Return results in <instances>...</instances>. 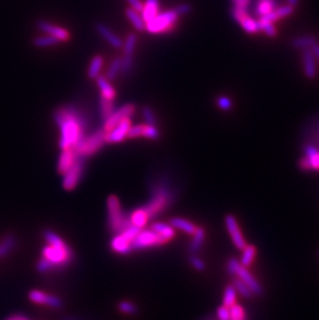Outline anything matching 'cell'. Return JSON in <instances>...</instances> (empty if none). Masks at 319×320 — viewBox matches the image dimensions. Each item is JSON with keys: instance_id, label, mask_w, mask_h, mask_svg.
<instances>
[{"instance_id": "4", "label": "cell", "mask_w": 319, "mask_h": 320, "mask_svg": "<svg viewBox=\"0 0 319 320\" xmlns=\"http://www.w3.org/2000/svg\"><path fill=\"white\" fill-rule=\"evenodd\" d=\"M173 201V195L171 191L165 187L160 185L153 190L151 199L144 206L145 210L147 211L148 216L151 219L156 218L157 216L161 215L163 211H165L167 207L171 204Z\"/></svg>"}, {"instance_id": "15", "label": "cell", "mask_w": 319, "mask_h": 320, "mask_svg": "<svg viewBox=\"0 0 319 320\" xmlns=\"http://www.w3.org/2000/svg\"><path fill=\"white\" fill-rule=\"evenodd\" d=\"M232 15H233L235 21H237L247 32L255 33L259 30L258 21H255L252 17H250L248 11H240V9L233 8Z\"/></svg>"}, {"instance_id": "22", "label": "cell", "mask_w": 319, "mask_h": 320, "mask_svg": "<svg viewBox=\"0 0 319 320\" xmlns=\"http://www.w3.org/2000/svg\"><path fill=\"white\" fill-rule=\"evenodd\" d=\"M96 30L107 41L113 48H116V49H119V48L122 47V40L118 36L116 35L111 29H109L107 26L99 23L96 24Z\"/></svg>"}, {"instance_id": "13", "label": "cell", "mask_w": 319, "mask_h": 320, "mask_svg": "<svg viewBox=\"0 0 319 320\" xmlns=\"http://www.w3.org/2000/svg\"><path fill=\"white\" fill-rule=\"evenodd\" d=\"M225 224H226L227 230L230 234V237H231L232 241H233L235 247L239 250H243L247 246V244H246V240H245L243 234H241L240 229L238 227V224H237L235 218L233 216L228 215L225 219Z\"/></svg>"}, {"instance_id": "24", "label": "cell", "mask_w": 319, "mask_h": 320, "mask_svg": "<svg viewBox=\"0 0 319 320\" xmlns=\"http://www.w3.org/2000/svg\"><path fill=\"white\" fill-rule=\"evenodd\" d=\"M303 61H304V69L307 77H309V78H314L316 76L315 56L313 55L310 49H304Z\"/></svg>"}, {"instance_id": "45", "label": "cell", "mask_w": 319, "mask_h": 320, "mask_svg": "<svg viewBox=\"0 0 319 320\" xmlns=\"http://www.w3.org/2000/svg\"><path fill=\"white\" fill-rule=\"evenodd\" d=\"M190 261H191V264L193 265V267H194L195 269L200 270V271L205 269V263L203 262V261L199 257H197L195 255H193L191 257V260Z\"/></svg>"}, {"instance_id": "43", "label": "cell", "mask_w": 319, "mask_h": 320, "mask_svg": "<svg viewBox=\"0 0 319 320\" xmlns=\"http://www.w3.org/2000/svg\"><path fill=\"white\" fill-rule=\"evenodd\" d=\"M133 56H123V58H121V73L123 75H128L133 69Z\"/></svg>"}, {"instance_id": "6", "label": "cell", "mask_w": 319, "mask_h": 320, "mask_svg": "<svg viewBox=\"0 0 319 320\" xmlns=\"http://www.w3.org/2000/svg\"><path fill=\"white\" fill-rule=\"evenodd\" d=\"M178 14L175 9L160 13L151 21L145 24V29L150 33H166L173 30L178 19Z\"/></svg>"}, {"instance_id": "3", "label": "cell", "mask_w": 319, "mask_h": 320, "mask_svg": "<svg viewBox=\"0 0 319 320\" xmlns=\"http://www.w3.org/2000/svg\"><path fill=\"white\" fill-rule=\"evenodd\" d=\"M108 222L112 232L119 233L131 226L129 216H125L121 207V203L117 196L111 195L107 199Z\"/></svg>"}, {"instance_id": "10", "label": "cell", "mask_w": 319, "mask_h": 320, "mask_svg": "<svg viewBox=\"0 0 319 320\" xmlns=\"http://www.w3.org/2000/svg\"><path fill=\"white\" fill-rule=\"evenodd\" d=\"M135 105L133 104H128L122 106L121 108L115 110L109 117L105 120L104 122V127L103 130L105 133H109L115 125H117L122 119L127 118V117H132L135 113Z\"/></svg>"}, {"instance_id": "8", "label": "cell", "mask_w": 319, "mask_h": 320, "mask_svg": "<svg viewBox=\"0 0 319 320\" xmlns=\"http://www.w3.org/2000/svg\"><path fill=\"white\" fill-rule=\"evenodd\" d=\"M167 240L160 236L151 229L140 230L139 233L134 238L132 248L133 250H144L154 247H160L167 244Z\"/></svg>"}, {"instance_id": "9", "label": "cell", "mask_w": 319, "mask_h": 320, "mask_svg": "<svg viewBox=\"0 0 319 320\" xmlns=\"http://www.w3.org/2000/svg\"><path fill=\"white\" fill-rule=\"evenodd\" d=\"M84 159L79 158L73 165L72 168L63 174L62 187L65 191H73L77 188L84 175Z\"/></svg>"}, {"instance_id": "47", "label": "cell", "mask_w": 319, "mask_h": 320, "mask_svg": "<svg viewBox=\"0 0 319 320\" xmlns=\"http://www.w3.org/2000/svg\"><path fill=\"white\" fill-rule=\"evenodd\" d=\"M218 106L222 110H229L231 108V101L227 96H220L218 99Z\"/></svg>"}, {"instance_id": "48", "label": "cell", "mask_w": 319, "mask_h": 320, "mask_svg": "<svg viewBox=\"0 0 319 320\" xmlns=\"http://www.w3.org/2000/svg\"><path fill=\"white\" fill-rule=\"evenodd\" d=\"M251 0H234V8L240 11H248Z\"/></svg>"}, {"instance_id": "50", "label": "cell", "mask_w": 319, "mask_h": 320, "mask_svg": "<svg viewBox=\"0 0 319 320\" xmlns=\"http://www.w3.org/2000/svg\"><path fill=\"white\" fill-rule=\"evenodd\" d=\"M129 2V4L132 6V8L136 9L138 12L142 11V7H143V3L141 0H127Z\"/></svg>"}, {"instance_id": "29", "label": "cell", "mask_w": 319, "mask_h": 320, "mask_svg": "<svg viewBox=\"0 0 319 320\" xmlns=\"http://www.w3.org/2000/svg\"><path fill=\"white\" fill-rule=\"evenodd\" d=\"M205 239V231L203 228H197L195 233L193 234V240L190 245V253L192 255L197 254L202 248L203 242Z\"/></svg>"}, {"instance_id": "26", "label": "cell", "mask_w": 319, "mask_h": 320, "mask_svg": "<svg viewBox=\"0 0 319 320\" xmlns=\"http://www.w3.org/2000/svg\"><path fill=\"white\" fill-rule=\"evenodd\" d=\"M96 82H98V85L100 87L101 94H102L101 96H103V98L107 99V100L113 101L116 96V91L114 90L113 86L110 84L109 80L106 78V77L99 76L98 78H96Z\"/></svg>"}, {"instance_id": "30", "label": "cell", "mask_w": 319, "mask_h": 320, "mask_svg": "<svg viewBox=\"0 0 319 320\" xmlns=\"http://www.w3.org/2000/svg\"><path fill=\"white\" fill-rule=\"evenodd\" d=\"M125 14H127V17L129 20L131 21L132 25L135 27V29L138 31H142L145 29V22L142 19V16L140 15V12L136 11L134 8H127L125 11Z\"/></svg>"}, {"instance_id": "23", "label": "cell", "mask_w": 319, "mask_h": 320, "mask_svg": "<svg viewBox=\"0 0 319 320\" xmlns=\"http://www.w3.org/2000/svg\"><path fill=\"white\" fill-rule=\"evenodd\" d=\"M170 225L174 228V229H178L182 232H185V233L189 234V235H193L195 233V231L197 229L196 225L193 224L192 222H190L189 220H186L183 218H172L170 220Z\"/></svg>"}, {"instance_id": "51", "label": "cell", "mask_w": 319, "mask_h": 320, "mask_svg": "<svg viewBox=\"0 0 319 320\" xmlns=\"http://www.w3.org/2000/svg\"><path fill=\"white\" fill-rule=\"evenodd\" d=\"M299 166H301V168L304 169V170H311L310 163H309V161H308V159L306 157L299 161Z\"/></svg>"}, {"instance_id": "41", "label": "cell", "mask_w": 319, "mask_h": 320, "mask_svg": "<svg viewBox=\"0 0 319 320\" xmlns=\"http://www.w3.org/2000/svg\"><path fill=\"white\" fill-rule=\"evenodd\" d=\"M142 114L145 122L149 125H154V127H156V123H157L156 115H154V112L152 111L151 108H149V107H144L142 109Z\"/></svg>"}, {"instance_id": "40", "label": "cell", "mask_w": 319, "mask_h": 320, "mask_svg": "<svg viewBox=\"0 0 319 320\" xmlns=\"http://www.w3.org/2000/svg\"><path fill=\"white\" fill-rule=\"evenodd\" d=\"M315 43L316 40L312 36H301L293 41V46L295 48H302V49H309Z\"/></svg>"}, {"instance_id": "44", "label": "cell", "mask_w": 319, "mask_h": 320, "mask_svg": "<svg viewBox=\"0 0 319 320\" xmlns=\"http://www.w3.org/2000/svg\"><path fill=\"white\" fill-rule=\"evenodd\" d=\"M259 30L264 31L268 36H274L276 34V28L273 23H258Z\"/></svg>"}, {"instance_id": "42", "label": "cell", "mask_w": 319, "mask_h": 320, "mask_svg": "<svg viewBox=\"0 0 319 320\" xmlns=\"http://www.w3.org/2000/svg\"><path fill=\"white\" fill-rule=\"evenodd\" d=\"M118 308H119L120 311L122 313H124V314L134 315V314L137 313V308H136V306H135L131 302H128V300H123V302L119 303Z\"/></svg>"}, {"instance_id": "36", "label": "cell", "mask_w": 319, "mask_h": 320, "mask_svg": "<svg viewBox=\"0 0 319 320\" xmlns=\"http://www.w3.org/2000/svg\"><path fill=\"white\" fill-rule=\"evenodd\" d=\"M59 43V40H57L56 37L52 35H45V36H38L34 40V45L36 47H50V46H55Z\"/></svg>"}, {"instance_id": "27", "label": "cell", "mask_w": 319, "mask_h": 320, "mask_svg": "<svg viewBox=\"0 0 319 320\" xmlns=\"http://www.w3.org/2000/svg\"><path fill=\"white\" fill-rule=\"evenodd\" d=\"M275 8H277L276 0H257L255 12L261 18L272 13Z\"/></svg>"}, {"instance_id": "17", "label": "cell", "mask_w": 319, "mask_h": 320, "mask_svg": "<svg viewBox=\"0 0 319 320\" xmlns=\"http://www.w3.org/2000/svg\"><path fill=\"white\" fill-rule=\"evenodd\" d=\"M234 276H237L241 281L248 285L252 293L255 294H261L262 292V288H261L260 284L257 282L256 279L250 274V271L247 269V267H244L241 264H239L235 270Z\"/></svg>"}, {"instance_id": "20", "label": "cell", "mask_w": 319, "mask_h": 320, "mask_svg": "<svg viewBox=\"0 0 319 320\" xmlns=\"http://www.w3.org/2000/svg\"><path fill=\"white\" fill-rule=\"evenodd\" d=\"M150 218L144 207L136 208L134 211H132V213L129 216L131 226H134L139 229H142L146 226Z\"/></svg>"}, {"instance_id": "46", "label": "cell", "mask_w": 319, "mask_h": 320, "mask_svg": "<svg viewBox=\"0 0 319 320\" xmlns=\"http://www.w3.org/2000/svg\"><path fill=\"white\" fill-rule=\"evenodd\" d=\"M218 319L219 320H229L230 318V313H229V308L225 307V306H222L218 309Z\"/></svg>"}, {"instance_id": "7", "label": "cell", "mask_w": 319, "mask_h": 320, "mask_svg": "<svg viewBox=\"0 0 319 320\" xmlns=\"http://www.w3.org/2000/svg\"><path fill=\"white\" fill-rule=\"evenodd\" d=\"M140 230L141 229L139 228L130 226L122 232H119V233L116 234L111 240V250L115 252L116 254L120 255H128L129 253H131V251L133 250V240L139 233Z\"/></svg>"}, {"instance_id": "5", "label": "cell", "mask_w": 319, "mask_h": 320, "mask_svg": "<svg viewBox=\"0 0 319 320\" xmlns=\"http://www.w3.org/2000/svg\"><path fill=\"white\" fill-rule=\"evenodd\" d=\"M105 132L104 130H98L89 136L85 137L74 147L77 156L79 158L85 159L93 156L98 152L105 143Z\"/></svg>"}, {"instance_id": "21", "label": "cell", "mask_w": 319, "mask_h": 320, "mask_svg": "<svg viewBox=\"0 0 319 320\" xmlns=\"http://www.w3.org/2000/svg\"><path fill=\"white\" fill-rule=\"evenodd\" d=\"M140 13L142 14V19L145 24L151 21L153 18H156L160 14L159 0H146L145 3H143L142 11Z\"/></svg>"}, {"instance_id": "37", "label": "cell", "mask_w": 319, "mask_h": 320, "mask_svg": "<svg viewBox=\"0 0 319 320\" xmlns=\"http://www.w3.org/2000/svg\"><path fill=\"white\" fill-rule=\"evenodd\" d=\"M235 299H236V290L233 286H228L225 289L224 292V297H223V306L230 308L235 304Z\"/></svg>"}, {"instance_id": "33", "label": "cell", "mask_w": 319, "mask_h": 320, "mask_svg": "<svg viewBox=\"0 0 319 320\" xmlns=\"http://www.w3.org/2000/svg\"><path fill=\"white\" fill-rule=\"evenodd\" d=\"M115 111L114 103L111 100H107L101 96L100 99V112L104 120L107 119L109 116Z\"/></svg>"}, {"instance_id": "54", "label": "cell", "mask_w": 319, "mask_h": 320, "mask_svg": "<svg viewBox=\"0 0 319 320\" xmlns=\"http://www.w3.org/2000/svg\"><path fill=\"white\" fill-rule=\"evenodd\" d=\"M287 1H288V3H289V5H291V6L293 7V6H295V5L297 4V2H298V0H287Z\"/></svg>"}, {"instance_id": "14", "label": "cell", "mask_w": 319, "mask_h": 320, "mask_svg": "<svg viewBox=\"0 0 319 320\" xmlns=\"http://www.w3.org/2000/svg\"><path fill=\"white\" fill-rule=\"evenodd\" d=\"M139 137H145L148 139L156 140L160 137V132L156 127H154V125H149V124L134 125L129 132L128 138L134 139Z\"/></svg>"}, {"instance_id": "2", "label": "cell", "mask_w": 319, "mask_h": 320, "mask_svg": "<svg viewBox=\"0 0 319 320\" xmlns=\"http://www.w3.org/2000/svg\"><path fill=\"white\" fill-rule=\"evenodd\" d=\"M45 238L47 246L42 251V259L38 261L37 269L46 273L70 264L74 254L66 242L53 231H46Z\"/></svg>"}, {"instance_id": "18", "label": "cell", "mask_w": 319, "mask_h": 320, "mask_svg": "<svg viewBox=\"0 0 319 320\" xmlns=\"http://www.w3.org/2000/svg\"><path fill=\"white\" fill-rule=\"evenodd\" d=\"M37 27L40 28L42 31L46 32L47 34L56 37L57 40H59V42L69 41V38H70V33L66 30V29L58 27V26L53 25L49 22L40 21L37 23Z\"/></svg>"}, {"instance_id": "11", "label": "cell", "mask_w": 319, "mask_h": 320, "mask_svg": "<svg viewBox=\"0 0 319 320\" xmlns=\"http://www.w3.org/2000/svg\"><path fill=\"white\" fill-rule=\"evenodd\" d=\"M131 128H132L131 117L122 119L117 125H115L109 133H105V141L108 143H118L123 141L125 138H128V135Z\"/></svg>"}, {"instance_id": "32", "label": "cell", "mask_w": 319, "mask_h": 320, "mask_svg": "<svg viewBox=\"0 0 319 320\" xmlns=\"http://www.w3.org/2000/svg\"><path fill=\"white\" fill-rule=\"evenodd\" d=\"M256 255V248L254 246H246L243 249V255L240 258V264L244 267H248L252 264Z\"/></svg>"}, {"instance_id": "38", "label": "cell", "mask_w": 319, "mask_h": 320, "mask_svg": "<svg viewBox=\"0 0 319 320\" xmlns=\"http://www.w3.org/2000/svg\"><path fill=\"white\" fill-rule=\"evenodd\" d=\"M16 244L14 236H6L1 242H0V257L6 256L12 251Z\"/></svg>"}, {"instance_id": "25", "label": "cell", "mask_w": 319, "mask_h": 320, "mask_svg": "<svg viewBox=\"0 0 319 320\" xmlns=\"http://www.w3.org/2000/svg\"><path fill=\"white\" fill-rule=\"evenodd\" d=\"M151 230L158 233L163 238H165L168 242L175 236V229H174L170 224H165V223L157 222L151 225Z\"/></svg>"}, {"instance_id": "28", "label": "cell", "mask_w": 319, "mask_h": 320, "mask_svg": "<svg viewBox=\"0 0 319 320\" xmlns=\"http://www.w3.org/2000/svg\"><path fill=\"white\" fill-rule=\"evenodd\" d=\"M305 156L310 163L311 170L319 171V150L314 146V145L308 144L304 147Z\"/></svg>"}, {"instance_id": "16", "label": "cell", "mask_w": 319, "mask_h": 320, "mask_svg": "<svg viewBox=\"0 0 319 320\" xmlns=\"http://www.w3.org/2000/svg\"><path fill=\"white\" fill-rule=\"evenodd\" d=\"M79 159V157L77 156V153L74 148H69V149H62L59 160H58L57 164V170L58 173H60L61 175L72 168L73 165L76 163V161Z\"/></svg>"}, {"instance_id": "1", "label": "cell", "mask_w": 319, "mask_h": 320, "mask_svg": "<svg viewBox=\"0 0 319 320\" xmlns=\"http://www.w3.org/2000/svg\"><path fill=\"white\" fill-rule=\"evenodd\" d=\"M54 119L60 130L59 146L61 149L74 148L85 137L86 119L75 107L58 108L54 112Z\"/></svg>"}, {"instance_id": "31", "label": "cell", "mask_w": 319, "mask_h": 320, "mask_svg": "<svg viewBox=\"0 0 319 320\" xmlns=\"http://www.w3.org/2000/svg\"><path fill=\"white\" fill-rule=\"evenodd\" d=\"M104 64L103 57L100 55H96L92 58V60L88 67V77L91 79H96L100 76V72L102 70V66Z\"/></svg>"}, {"instance_id": "55", "label": "cell", "mask_w": 319, "mask_h": 320, "mask_svg": "<svg viewBox=\"0 0 319 320\" xmlns=\"http://www.w3.org/2000/svg\"><path fill=\"white\" fill-rule=\"evenodd\" d=\"M317 140L319 142V127H318V131H317Z\"/></svg>"}, {"instance_id": "39", "label": "cell", "mask_w": 319, "mask_h": 320, "mask_svg": "<svg viewBox=\"0 0 319 320\" xmlns=\"http://www.w3.org/2000/svg\"><path fill=\"white\" fill-rule=\"evenodd\" d=\"M232 286L235 288L237 292H239L246 298H249V297H251V295H252V291H251L248 285L244 282V281H241L239 278H235L233 280V285Z\"/></svg>"}, {"instance_id": "49", "label": "cell", "mask_w": 319, "mask_h": 320, "mask_svg": "<svg viewBox=\"0 0 319 320\" xmlns=\"http://www.w3.org/2000/svg\"><path fill=\"white\" fill-rule=\"evenodd\" d=\"M176 11V13L178 14V16H181V15H187L191 12V5L190 4H187V3H181L179 5H177L175 8H174Z\"/></svg>"}, {"instance_id": "53", "label": "cell", "mask_w": 319, "mask_h": 320, "mask_svg": "<svg viewBox=\"0 0 319 320\" xmlns=\"http://www.w3.org/2000/svg\"><path fill=\"white\" fill-rule=\"evenodd\" d=\"M7 320H29V319H27L22 315H14L12 317H9Z\"/></svg>"}, {"instance_id": "35", "label": "cell", "mask_w": 319, "mask_h": 320, "mask_svg": "<svg viewBox=\"0 0 319 320\" xmlns=\"http://www.w3.org/2000/svg\"><path fill=\"white\" fill-rule=\"evenodd\" d=\"M137 44V36L134 33H131L128 35L127 40H125V43L123 45V53L124 56H133L135 48H136Z\"/></svg>"}, {"instance_id": "52", "label": "cell", "mask_w": 319, "mask_h": 320, "mask_svg": "<svg viewBox=\"0 0 319 320\" xmlns=\"http://www.w3.org/2000/svg\"><path fill=\"white\" fill-rule=\"evenodd\" d=\"M309 49L311 50V52L313 53L314 56H316L318 59H319V44H317V42L315 44H313Z\"/></svg>"}, {"instance_id": "34", "label": "cell", "mask_w": 319, "mask_h": 320, "mask_svg": "<svg viewBox=\"0 0 319 320\" xmlns=\"http://www.w3.org/2000/svg\"><path fill=\"white\" fill-rule=\"evenodd\" d=\"M121 72V58H115V59L111 62L109 69L107 71V78L109 81L114 80L117 75Z\"/></svg>"}, {"instance_id": "19", "label": "cell", "mask_w": 319, "mask_h": 320, "mask_svg": "<svg viewBox=\"0 0 319 320\" xmlns=\"http://www.w3.org/2000/svg\"><path fill=\"white\" fill-rule=\"evenodd\" d=\"M293 12V7L291 5H285V6H280L275 8L272 13H269L268 15L259 18L258 23H274L275 21L280 20V19L285 18L289 16L290 14H292Z\"/></svg>"}, {"instance_id": "12", "label": "cell", "mask_w": 319, "mask_h": 320, "mask_svg": "<svg viewBox=\"0 0 319 320\" xmlns=\"http://www.w3.org/2000/svg\"><path fill=\"white\" fill-rule=\"evenodd\" d=\"M28 297L32 303L37 305H43L55 309L59 308L61 306V300L59 298L56 297L55 295H51L44 291H41V290H36V289L31 290L28 294Z\"/></svg>"}]
</instances>
